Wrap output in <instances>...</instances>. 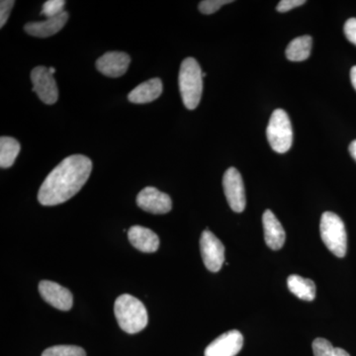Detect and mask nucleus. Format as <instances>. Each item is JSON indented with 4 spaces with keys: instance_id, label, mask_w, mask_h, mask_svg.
<instances>
[{
    "instance_id": "1",
    "label": "nucleus",
    "mask_w": 356,
    "mask_h": 356,
    "mask_svg": "<svg viewBox=\"0 0 356 356\" xmlns=\"http://www.w3.org/2000/svg\"><path fill=\"white\" fill-rule=\"evenodd\" d=\"M92 172V161L83 154H72L56 166L38 192L39 202L56 206L67 202L81 191Z\"/></svg>"
},
{
    "instance_id": "2",
    "label": "nucleus",
    "mask_w": 356,
    "mask_h": 356,
    "mask_svg": "<svg viewBox=\"0 0 356 356\" xmlns=\"http://www.w3.org/2000/svg\"><path fill=\"white\" fill-rule=\"evenodd\" d=\"M114 313L119 327L128 334L142 332L149 322L146 307L139 299L129 294L121 295L117 298Z\"/></svg>"
},
{
    "instance_id": "3",
    "label": "nucleus",
    "mask_w": 356,
    "mask_h": 356,
    "mask_svg": "<svg viewBox=\"0 0 356 356\" xmlns=\"http://www.w3.org/2000/svg\"><path fill=\"white\" fill-rule=\"evenodd\" d=\"M180 95L187 109L197 108L203 92V72L197 60L186 58L180 65L179 76Z\"/></svg>"
},
{
    "instance_id": "4",
    "label": "nucleus",
    "mask_w": 356,
    "mask_h": 356,
    "mask_svg": "<svg viewBox=\"0 0 356 356\" xmlns=\"http://www.w3.org/2000/svg\"><path fill=\"white\" fill-rule=\"evenodd\" d=\"M321 238L330 252L343 257L348 250V235L343 220L332 212H325L321 218Z\"/></svg>"
},
{
    "instance_id": "5",
    "label": "nucleus",
    "mask_w": 356,
    "mask_h": 356,
    "mask_svg": "<svg viewBox=\"0 0 356 356\" xmlns=\"http://www.w3.org/2000/svg\"><path fill=\"white\" fill-rule=\"evenodd\" d=\"M266 136L271 149L276 153L285 154L291 149V121L284 110L276 109L271 115L266 129Z\"/></svg>"
},
{
    "instance_id": "6",
    "label": "nucleus",
    "mask_w": 356,
    "mask_h": 356,
    "mask_svg": "<svg viewBox=\"0 0 356 356\" xmlns=\"http://www.w3.org/2000/svg\"><path fill=\"white\" fill-rule=\"evenodd\" d=\"M222 188L229 207L236 213H242L245 209V185L240 172L235 168H229L222 177Z\"/></svg>"
},
{
    "instance_id": "7",
    "label": "nucleus",
    "mask_w": 356,
    "mask_h": 356,
    "mask_svg": "<svg viewBox=\"0 0 356 356\" xmlns=\"http://www.w3.org/2000/svg\"><path fill=\"white\" fill-rule=\"evenodd\" d=\"M203 262L211 273L221 270L225 262V247L221 241L209 229H205L200 238Z\"/></svg>"
},
{
    "instance_id": "8",
    "label": "nucleus",
    "mask_w": 356,
    "mask_h": 356,
    "mask_svg": "<svg viewBox=\"0 0 356 356\" xmlns=\"http://www.w3.org/2000/svg\"><path fill=\"white\" fill-rule=\"evenodd\" d=\"M33 91L37 93L40 99L46 104L51 105L57 102L58 89L53 74L48 67L40 65L31 72Z\"/></svg>"
},
{
    "instance_id": "9",
    "label": "nucleus",
    "mask_w": 356,
    "mask_h": 356,
    "mask_svg": "<svg viewBox=\"0 0 356 356\" xmlns=\"http://www.w3.org/2000/svg\"><path fill=\"white\" fill-rule=\"evenodd\" d=\"M137 205L152 214H166L172 208V198L154 187H146L138 194Z\"/></svg>"
},
{
    "instance_id": "10",
    "label": "nucleus",
    "mask_w": 356,
    "mask_h": 356,
    "mask_svg": "<svg viewBox=\"0 0 356 356\" xmlns=\"http://www.w3.org/2000/svg\"><path fill=\"white\" fill-rule=\"evenodd\" d=\"M243 337L236 330L225 332L206 348L205 356H236L242 350Z\"/></svg>"
},
{
    "instance_id": "11",
    "label": "nucleus",
    "mask_w": 356,
    "mask_h": 356,
    "mask_svg": "<svg viewBox=\"0 0 356 356\" xmlns=\"http://www.w3.org/2000/svg\"><path fill=\"white\" fill-rule=\"evenodd\" d=\"M42 298L60 311H70L74 304L72 292L53 281L43 280L39 283Z\"/></svg>"
},
{
    "instance_id": "12",
    "label": "nucleus",
    "mask_w": 356,
    "mask_h": 356,
    "mask_svg": "<svg viewBox=\"0 0 356 356\" xmlns=\"http://www.w3.org/2000/svg\"><path fill=\"white\" fill-rule=\"evenodd\" d=\"M131 58L123 51H107L98 58L96 69L104 76L120 77L126 74L130 65Z\"/></svg>"
},
{
    "instance_id": "13",
    "label": "nucleus",
    "mask_w": 356,
    "mask_h": 356,
    "mask_svg": "<svg viewBox=\"0 0 356 356\" xmlns=\"http://www.w3.org/2000/svg\"><path fill=\"white\" fill-rule=\"evenodd\" d=\"M264 240L269 248L273 250H280L284 245L286 234L282 225L270 210H266L262 216Z\"/></svg>"
},
{
    "instance_id": "14",
    "label": "nucleus",
    "mask_w": 356,
    "mask_h": 356,
    "mask_svg": "<svg viewBox=\"0 0 356 356\" xmlns=\"http://www.w3.org/2000/svg\"><path fill=\"white\" fill-rule=\"evenodd\" d=\"M69 19V13L67 11L60 13L56 17L47 18L42 22H30L25 25L26 33L31 36L38 37V38H48L57 34L67 24Z\"/></svg>"
},
{
    "instance_id": "15",
    "label": "nucleus",
    "mask_w": 356,
    "mask_h": 356,
    "mask_svg": "<svg viewBox=\"0 0 356 356\" xmlns=\"http://www.w3.org/2000/svg\"><path fill=\"white\" fill-rule=\"evenodd\" d=\"M128 238L134 248L143 252H156L159 247V238L152 229L142 226L131 227L128 232Z\"/></svg>"
},
{
    "instance_id": "16",
    "label": "nucleus",
    "mask_w": 356,
    "mask_h": 356,
    "mask_svg": "<svg viewBox=\"0 0 356 356\" xmlns=\"http://www.w3.org/2000/svg\"><path fill=\"white\" fill-rule=\"evenodd\" d=\"M163 89V81H161V79L156 77V79H149L134 88L129 93L128 99L129 102L135 103V104L153 102L161 95Z\"/></svg>"
},
{
    "instance_id": "17",
    "label": "nucleus",
    "mask_w": 356,
    "mask_h": 356,
    "mask_svg": "<svg viewBox=\"0 0 356 356\" xmlns=\"http://www.w3.org/2000/svg\"><path fill=\"white\" fill-rule=\"evenodd\" d=\"M288 288L295 296L304 301H313L316 297V285L313 280L299 275H290L287 280Z\"/></svg>"
},
{
    "instance_id": "18",
    "label": "nucleus",
    "mask_w": 356,
    "mask_h": 356,
    "mask_svg": "<svg viewBox=\"0 0 356 356\" xmlns=\"http://www.w3.org/2000/svg\"><path fill=\"white\" fill-rule=\"evenodd\" d=\"M313 39L309 35L293 40L287 46L286 57L291 62H303L310 57Z\"/></svg>"
},
{
    "instance_id": "19",
    "label": "nucleus",
    "mask_w": 356,
    "mask_h": 356,
    "mask_svg": "<svg viewBox=\"0 0 356 356\" xmlns=\"http://www.w3.org/2000/svg\"><path fill=\"white\" fill-rule=\"evenodd\" d=\"M21 146L17 140L11 137H1L0 139V166L2 168H11L20 153Z\"/></svg>"
},
{
    "instance_id": "20",
    "label": "nucleus",
    "mask_w": 356,
    "mask_h": 356,
    "mask_svg": "<svg viewBox=\"0 0 356 356\" xmlns=\"http://www.w3.org/2000/svg\"><path fill=\"white\" fill-rule=\"evenodd\" d=\"M42 356H86V353L76 346H55L44 350Z\"/></svg>"
},
{
    "instance_id": "21",
    "label": "nucleus",
    "mask_w": 356,
    "mask_h": 356,
    "mask_svg": "<svg viewBox=\"0 0 356 356\" xmlns=\"http://www.w3.org/2000/svg\"><path fill=\"white\" fill-rule=\"evenodd\" d=\"M65 4L64 0H48L44 2L41 14L47 18L56 17L64 13Z\"/></svg>"
},
{
    "instance_id": "22",
    "label": "nucleus",
    "mask_w": 356,
    "mask_h": 356,
    "mask_svg": "<svg viewBox=\"0 0 356 356\" xmlns=\"http://www.w3.org/2000/svg\"><path fill=\"white\" fill-rule=\"evenodd\" d=\"M314 356H334V348L327 339L318 337L313 341Z\"/></svg>"
},
{
    "instance_id": "23",
    "label": "nucleus",
    "mask_w": 356,
    "mask_h": 356,
    "mask_svg": "<svg viewBox=\"0 0 356 356\" xmlns=\"http://www.w3.org/2000/svg\"><path fill=\"white\" fill-rule=\"evenodd\" d=\"M232 0H204L199 3V10L201 13L210 15L219 10L225 4L232 3Z\"/></svg>"
},
{
    "instance_id": "24",
    "label": "nucleus",
    "mask_w": 356,
    "mask_h": 356,
    "mask_svg": "<svg viewBox=\"0 0 356 356\" xmlns=\"http://www.w3.org/2000/svg\"><path fill=\"white\" fill-rule=\"evenodd\" d=\"M14 3H15V1H13V0H1V2H0V27L2 28L6 25Z\"/></svg>"
},
{
    "instance_id": "25",
    "label": "nucleus",
    "mask_w": 356,
    "mask_h": 356,
    "mask_svg": "<svg viewBox=\"0 0 356 356\" xmlns=\"http://www.w3.org/2000/svg\"><path fill=\"white\" fill-rule=\"evenodd\" d=\"M305 0H282L276 6V10L278 13H285L288 11L292 10V9L296 8V7L302 6L305 4Z\"/></svg>"
},
{
    "instance_id": "26",
    "label": "nucleus",
    "mask_w": 356,
    "mask_h": 356,
    "mask_svg": "<svg viewBox=\"0 0 356 356\" xmlns=\"http://www.w3.org/2000/svg\"><path fill=\"white\" fill-rule=\"evenodd\" d=\"M344 34L348 41L356 46V18H350L344 24Z\"/></svg>"
},
{
    "instance_id": "27",
    "label": "nucleus",
    "mask_w": 356,
    "mask_h": 356,
    "mask_svg": "<svg viewBox=\"0 0 356 356\" xmlns=\"http://www.w3.org/2000/svg\"><path fill=\"white\" fill-rule=\"evenodd\" d=\"M334 356H350L348 355V351L343 350V348H334Z\"/></svg>"
},
{
    "instance_id": "28",
    "label": "nucleus",
    "mask_w": 356,
    "mask_h": 356,
    "mask_svg": "<svg viewBox=\"0 0 356 356\" xmlns=\"http://www.w3.org/2000/svg\"><path fill=\"white\" fill-rule=\"evenodd\" d=\"M350 79L351 83H353V86L356 90V65L350 70Z\"/></svg>"
},
{
    "instance_id": "29",
    "label": "nucleus",
    "mask_w": 356,
    "mask_h": 356,
    "mask_svg": "<svg viewBox=\"0 0 356 356\" xmlns=\"http://www.w3.org/2000/svg\"><path fill=\"white\" fill-rule=\"evenodd\" d=\"M348 149H350L351 156H353V158L355 159L356 161V140H353V142L351 143V144L350 145V147H348Z\"/></svg>"
},
{
    "instance_id": "30",
    "label": "nucleus",
    "mask_w": 356,
    "mask_h": 356,
    "mask_svg": "<svg viewBox=\"0 0 356 356\" xmlns=\"http://www.w3.org/2000/svg\"><path fill=\"white\" fill-rule=\"evenodd\" d=\"M49 72H50L51 74H53V76H54V74H55V72H56L55 67H49Z\"/></svg>"
}]
</instances>
